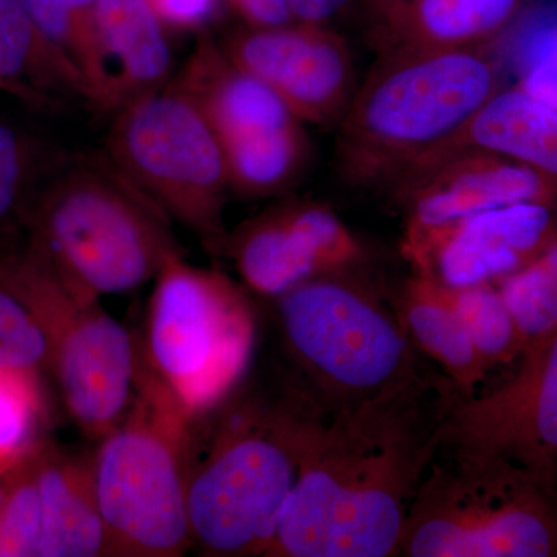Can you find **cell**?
Returning a JSON list of instances; mask_svg holds the SVG:
<instances>
[{
  "mask_svg": "<svg viewBox=\"0 0 557 557\" xmlns=\"http://www.w3.org/2000/svg\"><path fill=\"white\" fill-rule=\"evenodd\" d=\"M197 424L138 359L129 409L91 456L109 556L178 557L193 548L188 494Z\"/></svg>",
  "mask_w": 557,
  "mask_h": 557,
  "instance_id": "8992f818",
  "label": "cell"
},
{
  "mask_svg": "<svg viewBox=\"0 0 557 557\" xmlns=\"http://www.w3.org/2000/svg\"><path fill=\"white\" fill-rule=\"evenodd\" d=\"M497 288L527 344L557 327V237Z\"/></svg>",
  "mask_w": 557,
  "mask_h": 557,
  "instance_id": "4316f807",
  "label": "cell"
},
{
  "mask_svg": "<svg viewBox=\"0 0 557 557\" xmlns=\"http://www.w3.org/2000/svg\"><path fill=\"white\" fill-rule=\"evenodd\" d=\"M3 369H16L13 366V362H11V359L9 355H7V351L3 350V347L0 346V370Z\"/></svg>",
  "mask_w": 557,
  "mask_h": 557,
  "instance_id": "d590c367",
  "label": "cell"
},
{
  "mask_svg": "<svg viewBox=\"0 0 557 557\" xmlns=\"http://www.w3.org/2000/svg\"><path fill=\"white\" fill-rule=\"evenodd\" d=\"M520 87L557 108V32L534 54Z\"/></svg>",
  "mask_w": 557,
  "mask_h": 557,
  "instance_id": "4dcf8cb0",
  "label": "cell"
},
{
  "mask_svg": "<svg viewBox=\"0 0 557 557\" xmlns=\"http://www.w3.org/2000/svg\"><path fill=\"white\" fill-rule=\"evenodd\" d=\"M500 89L482 47L384 50L339 121L344 174L388 185L445 148Z\"/></svg>",
  "mask_w": 557,
  "mask_h": 557,
  "instance_id": "277c9868",
  "label": "cell"
},
{
  "mask_svg": "<svg viewBox=\"0 0 557 557\" xmlns=\"http://www.w3.org/2000/svg\"><path fill=\"white\" fill-rule=\"evenodd\" d=\"M443 287L487 372L518 361L527 343L497 285Z\"/></svg>",
  "mask_w": 557,
  "mask_h": 557,
  "instance_id": "d4e9b609",
  "label": "cell"
},
{
  "mask_svg": "<svg viewBox=\"0 0 557 557\" xmlns=\"http://www.w3.org/2000/svg\"><path fill=\"white\" fill-rule=\"evenodd\" d=\"M35 460L42 508L39 557L109 556L91 456L65 453L44 440Z\"/></svg>",
  "mask_w": 557,
  "mask_h": 557,
  "instance_id": "e0dca14e",
  "label": "cell"
},
{
  "mask_svg": "<svg viewBox=\"0 0 557 557\" xmlns=\"http://www.w3.org/2000/svg\"><path fill=\"white\" fill-rule=\"evenodd\" d=\"M405 219V234L448 226L479 212L509 205L557 207L541 175L519 161L480 148L443 153L388 183Z\"/></svg>",
  "mask_w": 557,
  "mask_h": 557,
  "instance_id": "9a60e30c",
  "label": "cell"
},
{
  "mask_svg": "<svg viewBox=\"0 0 557 557\" xmlns=\"http://www.w3.org/2000/svg\"><path fill=\"white\" fill-rule=\"evenodd\" d=\"M273 302L292 380L324 412L357 406L431 372L391 296L361 267L310 278Z\"/></svg>",
  "mask_w": 557,
  "mask_h": 557,
  "instance_id": "5b68a950",
  "label": "cell"
},
{
  "mask_svg": "<svg viewBox=\"0 0 557 557\" xmlns=\"http://www.w3.org/2000/svg\"><path fill=\"white\" fill-rule=\"evenodd\" d=\"M413 347L431 359L461 394H471L487 369L438 282L413 273L391 296Z\"/></svg>",
  "mask_w": 557,
  "mask_h": 557,
  "instance_id": "44dd1931",
  "label": "cell"
},
{
  "mask_svg": "<svg viewBox=\"0 0 557 557\" xmlns=\"http://www.w3.org/2000/svg\"><path fill=\"white\" fill-rule=\"evenodd\" d=\"M0 278L33 311L49 344V370L70 418L101 440L129 409L138 341L100 306L67 287L30 247L0 251Z\"/></svg>",
  "mask_w": 557,
  "mask_h": 557,
  "instance_id": "9c48e42d",
  "label": "cell"
},
{
  "mask_svg": "<svg viewBox=\"0 0 557 557\" xmlns=\"http://www.w3.org/2000/svg\"><path fill=\"white\" fill-rule=\"evenodd\" d=\"M36 27L76 73L84 100L112 112V87L95 0H21Z\"/></svg>",
  "mask_w": 557,
  "mask_h": 557,
  "instance_id": "603a6c76",
  "label": "cell"
},
{
  "mask_svg": "<svg viewBox=\"0 0 557 557\" xmlns=\"http://www.w3.org/2000/svg\"><path fill=\"white\" fill-rule=\"evenodd\" d=\"M106 153L168 218L209 251L222 252L231 189L225 152L218 132L185 95L170 84L124 106Z\"/></svg>",
  "mask_w": 557,
  "mask_h": 557,
  "instance_id": "30bf717a",
  "label": "cell"
},
{
  "mask_svg": "<svg viewBox=\"0 0 557 557\" xmlns=\"http://www.w3.org/2000/svg\"><path fill=\"white\" fill-rule=\"evenodd\" d=\"M0 91H5V94H10L9 87L5 86V84L2 83V79H0Z\"/></svg>",
  "mask_w": 557,
  "mask_h": 557,
  "instance_id": "74e56055",
  "label": "cell"
},
{
  "mask_svg": "<svg viewBox=\"0 0 557 557\" xmlns=\"http://www.w3.org/2000/svg\"><path fill=\"white\" fill-rule=\"evenodd\" d=\"M458 392L429 372L338 412L318 408L267 557H397Z\"/></svg>",
  "mask_w": 557,
  "mask_h": 557,
  "instance_id": "6da1fadb",
  "label": "cell"
},
{
  "mask_svg": "<svg viewBox=\"0 0 557 557\" xmlns=\"http://www.w3.org/2000/svg\"><path fill=\"white\" fill-rule=\"evenodd\" d=\"M225 51L300 123L339 124L358 87L346 40L325 25L256 27L236 36Z\"/></svg>",
  "mask_w": 557,
  "mask_h": 557,
  "instance_id": "5bb4252c",
  "label": "cell"
},
{
  "mask_svg": "<svg viewBox=\"0 0 557 557\" xmlns=\"http://www.w3.org/2000/svg\"><path fill=\"white\" fill-rule=\"evenodd\" d=\"M5 483H7V471H0V505H2L3 494H5Z\"/></svg>",
  "mask_w": 557,
  "mask_h": 557,
  "instance_id": "8d00e7d4",
  "label": "cell"
},
{
  "mask_svg": "<svg viewBox=\"0 0 557 557\" xmlns=\"http://www.w3.org/2000/svg\"><path fill=\"white\" fill-rule=\"evenodd\" d=\"M255 27H277L293 21L287 0H231Z\"/></svg>",
  "mask_w": 557,
  "mask_h": 557,
  "instance_id": "d6a6232c",
  "label": "cell"
},
{
  "mask_svg": "<svg viewBox=\"0 0 557 557\" xmlns=\"http://www.w3.org/2000/svg\"><path fill=\"white\" fill-rule=\"evenodd\" d=\"M0 79L11 97L50 106L53 94L84 98L83 84L44 38L21 0H0Z\"/></svg>",
  "mask_w": 557,
  "mask_h": 557,
  "instance_id": "7402d4cb",
  "label": "cell"
},
{
  "mask_svg": "<svg viewBox=\"0 0 557 557\" xmlns=\"http://www.w3.org/2000/svg\"><path fill=\"white\" fill-rule=\"evenodd\" d=\"M245 288L267 299L310 278L364 265L362 245L343 220L314 201H292L248 220L226 236Z\"/></svg>",
  "mask_w": 557,
  "mask_h": 557,
  "instance_id": "7c38bea8",
  "label": "cell"
},
{
  "mask_svg": "<svg viewBox=\"0 0 557 557\" xmlns=\"http://www.w3.org/2000/svg\"><path fill=\"white\" fill-rule=\"evenodd\" d=\"M171 86L200 110L220 139L299 121L265 83L209 39L200 40Z\"/></svg>",
  "mask_w": 557,
  "mask_h": 557,
  "instance_id": "2e32d148",
  "label": "cell"
},
{
  "mask_svg": "<svg viewBox=\"0 0 557 557\" xmlns=\"http://www.w3.org/2000/svg\"><path fill=\"white\" fill-rule=\"evenodd\" d=\"M0 346L14 368L42 373L49 370V344L33 311L0 278Z\"/></svg>",
  "mask_w": 557,
  "mask_h": 557,
  "instance_id": "f1b7e54d",
  "label": "cell"
},
{
  "mask_svg": "<svg viewBox=\"0 0 557 557\" xmlns=\"http://www.w3.org/2000/svg\"><path fill=\"white\" fill-rule=\"evenodd\" d=\"M230 188L244 196H271L295 182L309 159L300 121L277 129L220 139Z\"/></svg>",
  "mask_w": 557,
  "mask_h": 557,
  "instance_id": "cb8c5ba5",
  "label": "cell"
},
{
  "mask_svg": "<svg viewBox=\"0 0 557 557\" xmlns=\"http://www.w3.org/2000/svg\"><path fill=\"white\" fill-rule=\"evenodd\" d=\"M138 359L193 423H201L248 375L258 318L247 288L183 255L157 274Z\"/></svg>",
  "mask_w": 557,
  "mask_h": 557,
  "instance_id": "ba28073f",
  "label": "cell"
},
{
  "mask_svg": "<svg viewBox=\"0 0 557 557\" xmlns=\"http://www.w3.org/2000/svg\"><path fill=\"white\" fill-rule=\"evenodd\" d=\"M28 242L79 295H126L182 255L171 219L109 159L65 163L27 205Z\"/></svg>",
  "mask_w": 557,
  "mask_h": 557,
  "instance_id": "3957f363",
  "label": "cell"
},
{
  "mask_svg": "<svg viewBox=\"0 0 557 557\" xmlns=\"http://www.w3.org/2000/svg\"><path fill=\"white\" fill-rule=\"evenodd\" d=\"M36 449L7 471L5 494L0 505V557L40 555L42 508Z\"/></svg>",
  "mask_w": 557,
  "mask_h": 557,
  "instance_id": "83f0119b",
  "label": "cell"
},
{
  "mask_svg": "<svg viewBox=\"0 0 557 557\" xmlns=\"http://www.w3.org/2000/svg\"><path fill=\"white\" fill-rule=\"evenodd\" d=\"M518 361L493 391L458 392L440 450L507 458L557 475V327L528 343Z\"/></svg>",
  "mask_w": 557,
  "mask_h": 557,
  "instance_id": "8fae6325",
  "label": "cell"
},
{
  "mask_svg": "<svg viewBox=\"0 0 557 557\" xmlns=\"http://www.w3.org/2000/svg\"><path fill=\"white\" fill-rule=\"evenodd\" d=\"M465 148L493 150L525 164L545 180L557 199L556 106L520 86L500 89L456 138L421 163Z\"/></svg>",
  "mask_w": 557,
  "mask_h": 557,
  "instance_id": "ac0fdd59",
  "label": "cell"
},
{
  "mask_svg": "<svg viewBox=\"0 0 557 557\" xmlns=\"http://www.w3.org/2000/svg\"><path fill=\"white\" fill-rule=\"evenodd\" d=\"M358 2H361L362 9L366 10L370 21L373 22L376 28L383 22H386L388 17L397 14L405 7L410 5L413 0H358Z\"/></svg>",
  "mask_w": 557,
  "mask_h": 557,
  "instance_id": "e575fe53",
  "label": "cell"
},
{
  "mask_svg": "<svg viewBox=\"0 0 557 557\" xmlns=\"http://www.w3.org/2000/svg\"><path fill=\"white\" fill-rule=\"evenodd\" d=\"M523 0H413L375 28L384 50L479 49L507 28Z\"/></svg>",
  "mask_w": 557,
  "mask_h": 557,
  "instance_id": "ffe728a7",
  "label": "cell"
},
{
  "mask_svg": "<svg viewBox=\"0 0 557 557\" xmlns=\"http://www.w3.org/2000/svg\"><path fill=\"white\" fill-rule=\"evenodd\" d=\"M95 11L109 65L112 112L163 89L172 51L149 0H95Z\"/></svg>",
  "mask_w": 557,
  "mask_h": 557,
  "instance_id": "d6986e66",
  "label": "cell"
},
{
  "mask_svg": "<svg viewBox=\"0 0 557 557\" xmlns=\"http://www.w3.org/2000/svg\"><path fill=\"white\" fill-rule=\"evenodd\" d=\"M318 408L293 380L273 395L244 381L201 421L208 429L205 442L197 435L188 494L200 555H269Z\"/></svg>",
  "mask_w": 557,
  "mask_h": 557,
  "instance_id": "7a4b0ae2",
  "label": "cell"
},
{
  "mask_svg": "<svg viewBox=\"0 0 557 557\" xmlns=\"http://www.w3.org/2000/svg\"><path fill=\"white\" fill-rule=\"evenodd\" d=\"M157 16L170 27L178 30H193L207 24L215 10L219 0H149Z\"/></svg>",
  "mask_w": 557,
  "mask_h": 557,
  "instance_id": "1f68e13d",
  "label": "cell"
},
{
  "mask_svg": "<svg viewBox=\"0 0 557 557\" xmlns=\"http://www.w3.org/2000/svg\"><path fill=\"white\" fill-rule=\"evenodd\" d=\"M46 403L40 373L0 370V471H9L44 442Z\"/></svg>",
  "mask_w": 557,
  "mask_h": 557,
  "instance_id": "484cf974",
  "label": "cell"
},
{
  "mask_svg": "<svg viewBox=\"0 0 557 557\" xmlns=\"http://www.w3.org/2000/svg\"><path fill=\"white\" fill-rule=\"evenodd\" d=\"M398 557H557V475L502 457L435 458Z\"/></svg>",
  "mask_w": 557,
  "mask_h": 557,
  "instance_id": "52a82bcc",
  "label": "cell"
},
{
  "mask_svg": "<svg viewBox=\"0 0 557 557\" xmlns=\"http://www.w3.org/2000/svg\"><path fill=\"white\" fill-rule=\"evenodd\" d=\"M35 153L30 141L0 121V225L24 208Z\"/></svg>",
  "mask_w": 557,
  "mask_h": 557,
  "instance_id": "f546056e",
  "label": "cell"
},
{
  "mask_svg": "<svg viewBox=\"0 0 557 557\" xmlns=\"http://www.w3.org/2000/svg\"><path fill=\"white\" fill-rule=\"evenodd\" d=\"M556 237L557 207L518 203L405 234L401 251L413 273L446 287L497 285L533 262Z\"/></svg>",
  "mask_w": 557,
  "mask_h": 557,
  "instance_id": "4fadbf2b",
  "label": "cell"
},
{
  "mask_svg": "<svg viewBox=\"0 0 557 557\" xmlns=\"http://www.w3.org/2000/svg\"><path fill=\"white\" fill-rule=\"evenodd\" d=\"M355 0H287L293 20L306 24L327 25L343 14Z\"/></svg>",
  "mask_w": 557,
  "mask_h": 557,
  "instance_id": "836d02e7",
  "label": "cell"
}]
</instances>
